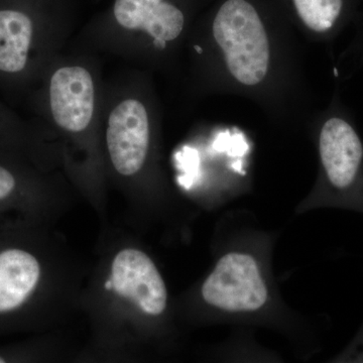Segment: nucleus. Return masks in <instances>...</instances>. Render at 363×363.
Listing matches in <instances>:
<instances>
[{
    "label": "nucleus",
    "mask_w": 363,
    "mask_h": 363,
    "mask_svg": "<svg viewBox=\"0 0 363 363\" xmlns=\"http://www.w3.org/2000/svg\"><path fill=\"white\" fill-rule=\"evenodd\" d=\"M264 0H222L212 23L215 42L234 80L255 87L266 80L271 65Z\"/></svg>",
    "instance_id": "f257e3e1"
},
{
    "label": "nucleus",
    "mask_w": 363,
    "mask_h": 363,
    "mask_svg": "<svg viewBox=\"0 0 363 363\" xmlns=\"http://www.w3.org/2000/svg\"><path fill=\"white\" fill-rule=\"evenodd\" d=\"M210 306L227 312H253L266 305L269 294L259 264L247 253L223 255L202 286Z\"/></svg>",
    "instance_id": "f03ea898"
},
{
    "label": "nucleus",
    "mask_w": 363,
    "mask_h": 363,
    "mask_svg": "<svg viewBox=\"0 0 363 363\" xmlns=\"http://www.w3.org/2000/svg\"><path fill=\"white\" fill-rule=\"evenodd\" d=\"M107 145L114 168L123 176H133L143 168L150 143V123L145 107L128 99L109 117Z\"/></svg>",
    "instance_id": "7ed1b4c3"
},
{
    "label": "nucleus",
    "mask_w": 363,
    "mask_h": 363,
    "mask_svg": "<svg viewBox=\"0 0 363 363\" xmlns=\"http://www.w3.org/2000/svg\"><path fill=\"white\" fill-rule=\"evenodd\" d=\"M112 290L130 300L143 312L159 316L168 303V292L152 260L140 250H124L112 264Z\"/></svg>",
    "instance_id": "20e7f679"
},
{
    "label": "nucleus",
    "mask_w": 363,
    "mask_h": 363,
    "mask_svg": "<svg viewBox=\"0 0 363 363\" xmlns=\"http://www.w3.org/2000/svg\"><path fill=\"white\" fill-rule=\"evenodd\" d=\"M319 152L332 188L352 192L363 166V145L354 128L339 117L328 119L320 131Z\"/></svg>",
    "instance_id": "39448f33"
},
{
    "label": "nucleus",
    "mask_w": 363,
    "mask_h": 363,
    "mask_svg": "<svg viewBox=\"0 0 363 363\" xmlns=\"http://www.w3.org/2000/svg\"><path fill=\"white\" fill-rule=\"evenodd\" d=\"M50 100L55 121L64 130L79 133L89 125L94 111V84L82 67H65L52 75Z\"/></svg>",
    "instance_id": "423d86ee"
},
{
    "label": "nucleus",
    "mask_w": 363,
    "mask_h": 363,
    "mask_svg": "<svg viewBox=\"0 0 363 363\" xmlns=\"http://www.w3.org/2000/svg\"><path fill=\"white\" fill-rule=\"evenodd\" d=\"M114 16L123 28L149 33L160 48L175 40L185 26L183 11L164 0H116Z\"/></svg>",
    "instance_id": "0eeeda50"
},
{
    "label": "nucleus",
    "mask_w": 363,
    "mask_h": 363,
    "mask_svg": "<svg viewBox=\"0 0 363 363\" xmlns=\"http://www.w3.org/2000/svg\"><path fill=\"white\" fill-rule=\"evenodd\" d=\"M40 274L39 262L30 253L21 250L0 253V312L23 305L35 290Z\"/></svg>",
    "instance_id": "6e6552de"
},
{
    "label": "nucleus",
    "mask_w": 363,
    "mask_h": 363,
    "mask_svg": "<svg viewBox=\"0 0 363 363\" xmlns=\"http://www.w3.org/2000/svg\"><path fill=\"white\" fill-rule=\"evenodd\" d=\"M33 37V23L25 13L0 11V71L18 73L25 68Z\"/></svg>",
    "instance_id": "1a4fd4ad"
},
{
    "label": "nucleus",
    "mask_w": 363,
    "mask_h": 363,
    "mask_svg": "<svg viewBox=\"0 0 363 363\" xmlns=\"http://www.w3.org/2000/svg\"><path fill=\"white\" fill-rule=\"evenodd\" d=\"M300 23L313 33L328 32L343 11L344 0H286Z\"/></svg>",
    "instance_id": "9d476101"
},
{
    "label": "nucleus",
    "mask_w": 363,
    "mask_h": 363,
    "mask_svg": "<svg viewBox=\"0 0 363 363\" xmlns=\"http://www.w3.org/2000/svg\"><path fill=\"white\" fill-rule=\"evenodd\" d=\"M16 187V180L7 169L0 167V200L7 197Z\"/></svg>",
    "instance_id": "9b49d317"
},
{
    "label": "nucleus",
    "mask_w": 363,
    "mask_h": 363,
    "mask_svg": "<svg viewBox=\"0 0 363 363\" xmlns=\"http://www.w3.org/2000/svg\"><path fill=\"white\" fill-rule=\"evenodd\" d=\"M105 289L108 291L112 290V283L111 279H109V281H106V284H105Z\"/></svg>",
    "instance_id": "f8f14e48"
},
{
    "label": "nucleus",
    "mask_w": 363,
    "mask_h": 363,
    "mask_svg": "<svg viewBox=\"0 0 363 363\" xmlns=\"http://www.w3.org/2000/svg\"><path fill=\"white\" fill-rule=\"evenodd\" d=\"M6 362V360L4 359V358L0 357V363H4Z\"/></svg>",
    "instance_id": "ddd939ff"
}]
</instances>
